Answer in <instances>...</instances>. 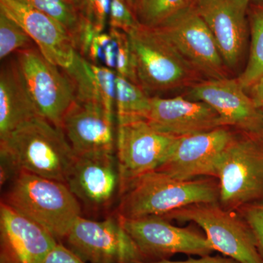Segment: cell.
Masks as SVG:
<instances>
[{
	"label": "cell",
	"instance_id": "obj_1",
	"mask_svg": "<svg viewBox=\"0 0 263 263\" xmlns=\"http://www.w3.org/2000/svg\"><path fill=\"white\" fill-rule=\"evenodd\" d=\"M3 167L67 182L77 155L62 129L37 117L0 140Z\"/></svg>",
	"mask_w": 263,
	"mask_h": 263
},
{
	"label": "cell",
	"instance_id": "obj_2",
	"mask_svg": "<svg viewBox=\"0 0 263 263\" xmlns=\"http://www.w3.org/2000/svg\"><path fill=\"white\" fill-rule=\"evenodd\" d=\"M119 198V217L162 216L191 204L219 202V186L214 177L181 181L154 171L136 179Z\"/></svg>",
	"mask_w": 263,
	"mask_h": 263
},
{
	"label": "cell",
	"instance_id": "obj_3",
	"mask_svg": "<svg viewBox=\"0 0 263 263\" xmlns=\"http://www.w3.org/2000/svg\"><path fill=\"white\" fill-rule=\"evenodd\" d=\"M2 201L42 226L59 242L81 216L80 202L65 183L24 171L14 175Z\"/></svg>",
	"mask_w": 263,
	"mask_h": 263
},
{
	"label": "cell",
	"instance_id": "obj_4",
	"mask_svg": "<svg viewBox=\"0 0 263 263\" xmlns=\"http://www.w3.org/2000/svg\"><path fill=\"white\" fill-rule=\"evenodd\" d=\"M240 133L222 152L216 170L218 203L231 212L263 202V137Z\"/></svg>",
	"mask_w": 263,
	"mask_h": 263
},
{
	"label": "cell",
	"instance_id": "obj_5",
	"mask_svg": "<svg viewBox=\"0 0 263 263\" xmlns=\"http://www.w3.org/2000/svg\"><path fill=\"white\" fill-rule=\"evenodd\" d=\"M137 81L146 91H165L193 80L197 72L157 27L128 34Z\"/></svg>",
	"mask_w": 263,
	"mask_h": 263
},
{
	"label": "cell",
	"instance_id": "obj_6",
	"mask_svg": "<svg viewBox=\"0 0 263 263\" xmlns=\"http://www.w3.org/2000/svg\"><path fill=\"white\" fill-rule=\"evenodd\" d=\"M162 217L170 221L195 223L214 250L238 263H263L255 236L247 221L238 212L226 210L218 202L191 204Z\"/></svg>",
	"mask_w": 263,
	"mask_h": 263
},
{
	"label": "cell",
	"instance_id": "obj_7",
	"mask_svg": "<svg viewBox=\"0 0 263 263\" xmlns=\"http://www.w3.org/2000/svg\"><path fill=\"white\" fill-rule=\"evenodd\" d=\"M119 218L141 252L143 261L167 259L176 254L204 257L215 251L205 235L190 227L173 226L162 216Z\"/></svg>",
	"mask_w": 263,
	"mask_h": 263
},
{
	"label": "cell",
	"instance_id": "obj_8",
	"mask_svg": "<svg viewBox=\"0 0 263 263\" xmlns=\"http://www.w3.org/2000/svg\"><path fill=\"white\" fill-rule=\"evenodd\" d=\"M67 247L86 263H135L141 252L119 216L101 221L78 218L65 239Z\"/></svg>",
	"mask_w": 263,
	"mask_h": 263
},
{
	"label": "cell",
	"instance_id": "obj_9",
	"mask_svg": "<svg viewBox=\"0 0 263 263\" xmlns=\"http://www.w3.org/2000/svg\"><path fill=\"white\" fill-rule=\"evenodd\" d=\"M34 105L41 117L62 129L75 101L72 83L65 71L46 60L37 47L15 53Z\"/></svg>",
	"mask_w": 263,
	"mask_h": 263
},
{
	"label": "cell",
	"instance_id": "obj_10",
	"mask_svg": "<svg viewBox=\"0 0 263 263\" xmlns=\"http://www.w3.org/2000/svg\"><path fill=\"white\" fill-rule=\"evenodd\" d=\"M176 138L156 130L146 120L118 124L119 197L138 178L157 170Z\"/></svg>",
	"mask_w": 263,
	"mask_h": 263
},
{
	"label": "cell",
	"instance_id": "obj_11",
	"mask_svg": "<svg viewBox=\"0 0 263 263\" xmlns=\"http://www.w3.org/2000/svg\"><path fill=\"white\" fill-rule=\"evenodd\" d=\"M157 28L197 73L206 76L209 80L226 78V64L215 39L194 3L180 10Z\"/></svg>",
	"mask_w": 263,
	"mask_h": 263
},
{
	"label": "cell",
	"instance_id": "obj_12",
	"mask_svg": "<svg viewBox=\"0 0 263 263\" xmlns=\"http://www.w3.org/2000/svg\"><path fill=\"white\" fill-rule=\"evenodd\" d=\"M234 135L229 127H221L179 137L155 171L181 181L202 176L216 178L218 162Z\"/></svg>",
	"mask_w": 263,
	"mask_h": 263
},
{
	"label": "cell",
	"instance_id": "obj_13",
	"mask_svg": "<svg viewBox=\"0 0 263 263\" xmlns=\"http://www.w3.org/2000/svg\"><path fill=\"white\" fill-rule=\"evenodd\" d=\"M238 81L223 78L195 84L188 98L210 105L224 125L240 133L263 137V113Z\"/></svg>",
	"mask_w": 263,
	"mask_h": 263
},
{
	"label": "cell",
	"instance_id": "obj_14",
	"mask_svg": "<svg viewBox=\"0 0 263 263\" xmlns=\"http://www.w3.org/2000/svg\"><path fill=\"white\" fill-rule=\"evenodd\" d=\"M66 184L90 212L108 209L120 193L117 158L114 153L77 155Z\"/></svg>",
	"mask_w": 263,
	"mask_h": 263
},
{
	"label": "cell",
	"instance_id": "obj_15",
	"mask_svg": "<svg viewBox=\"0 0 263 263\" xmlns=\"http://www.w3.org/2000/svg\"><path fill=\"white\" fill-rule=\"evenodd\" d=\"M58 240L5 202L0 205V262L43 263Z\"/></svg>",
	"mask_w": 263,
	"mask_h": 263
},
{
	"label": "cell",
	"instance_id": "obj_16",
	"mask_svg": "<svg viewBox=\"0 0 263 263\" xmlns=\"http://www.w3.org/2000/svg\"><path fill=\"white\" fill-rule=\"evenodd\" d=\"M0 10L25 30L48 61L63 69L73 64L75 43L55 19L20 0H0Z\"/></svg>",
	"mask_w": 263,
	"mask_h": 263
},
{
	"label": "cell",
	"instance_id": "obj_17",
	"mask_svg": "<svg viewBox=\"0 0 263 263\" xmlns=\"http://www.w3.org/2000/svg\"><path fill=\"white\" fill-rule=\"evenodd\" d=\"M249 3V0H198L194 3L230 68L238 65L247 43Z\"/></svg>",
	"mask_w": 263,
	"mask_h": 263
},
{
	"label": "cell",
	"instance_id": "obj_18",
	"mask_svg": "<svg viewBox=\"0 0 263 263\" xmlns=\"http://www.w3.org/2000/svg\"><path fill=\"white\" fill-rule=\"evenodd\" d=\"M146 122L156 130L177 138L226 127L210 105L180 96L151 98Z\"/></svg>",
	"mask_w": 263,
	"mask_h": 263
},
{
	"label": "cell",
	"instance_id": "obj_19",
	"mask_svg": "<svg viewBox=\"0 0 263 263\" xmlns=\"http://www.w3.org/2000/svg\"><path fill=\"white\" fill-rule=\"evenodd\" d=\"M113 116L98 105L74 101L62 131L76 155L114 153Z\"/></svg>",
	"mask_w": 263,
	"mask_h": 263
},
{
	"label": "cell",
	"instance_id": "obj_20",
	"mask_svg": "<svg viewBox=\"0 0 263 263\" xmlns=\"http://www.w3.org/2000/svg\"><path fill=\"white\" fill-rule=\"evenodd\" d=\"M37 117L16 58H7L0 70V140Z\"/></svg>",
	"mask_w": 263,
	"mask_h": 263
},
{
	"label": "cell",
	"instance_id": "obj_21",
	"mask_svg": "<svg viewBox=\"0 0 263 263\" xmlns=\"http://www.w3.org/2000/svg\"><path fill=\"white\" fill-rule=\"evenodd\" d=\"M85 59L93 65L107 67L117 75L138 84L127 33L114 28H110L108 33H98Z\"/></svg>",
	"mask_w": 263,
	"mask_h": 263
},
{
	"label": "cell",
	"instance_id": "obj_22",
	"mask_svg": "<svg viewBox=\"0 0 263 263\" xmlns=\"http://www.w3.org/2000/svg\"><path fill=\"white\" fill-rule=\"evenodd\" d=\"M115 108L118 124L146 120L151 98L141 86L122 76H117Z\"/></svg>",
	"mask_w": 263,
	"mask_h": 263
},
{
	"label": "cell",
	"instance_id": "obj_23",
	"mask_svg": "<svg viewBox=\"0 0 263 263\" xmlns=\"http://www.w3.org/2000/svg\"><path fill=\"white\" fill-rule=\"evenodd\" d=\"M20 1L55 19L70 34L76 46V41L82 28L84 20L76 0H20Z\"/></svg>",
	"mask_w": 263,
	"mask_h": 263
},
{
	"label": "cell",
	"instance_id": "obj_24",
	"mask_svg": "<svg viewBox=\"0 0 263 263\" xmlns=\"http://www.w3.org/2000/svg\"><path fill=\"white\" fill-rule=\"evenodd\" d=\"M250 27L252 40L248 62L237 79L245 89L263 76V7L252 12Z\"/></svg>",
	"mask_w": 263,
	"mask_h": 263
},
{
	"label": "cell",
	"instance_id": "obj_25",
	"mask_svg": "<svg viewBox=\"0 0 263 263\" xmlns=\"http://www.w3.org/2000/svg\"><path fill=\"white\" fill-rule=\"evenodd\" d=\"M190 4L189 0H138L133 13L141 26L154 28Z\"/></svg>",
	"mask_w": 263,
	"mask_h": 263
},
{
	"label": "cell",
	"instance_id": "obj_26",
	"mask_svg": "<svg viewBox=\"0 0 263 263\" xmlns=\"http://www.w3.org/2000/svg\"><path fill=\"white\" fill-rule=\"evenodd\" d=\"M35 43L25 30L0 10V60L13 53L35 48Z\"/></svg>",
	"mask_w": 263,
	"mask_h": 263
},
{
	"label": "cell",
	"instance_id": "obj_27",
	"mask_svg": "<svg viewBox=\"0 0 263 263\" xmlns=\"http://www.w3.org/2000/svg\"><path fill=\"white\" fill-rule=\"evenodd\" d=\"M110 28L122 30L129 34L141 26L126 0H111L109 12Z\"/></svg>",
	"mask_w": 263,
	"mask_h": 263
},
{
	"label": "cell",
	"instance_id": "obj_28",
	"mask_svg": "<svg viewBox=\"0 0 263 263\" xmlns=\"http://www.w3.org/2000/svg\"><path fill=\"white\" fill-rule=\"evenodd\" d=\"M253 232L263 259V202L247 205L237 211Z\"/></svg>",
	"mask_w": 263,
	"mask_h": 263
},
{
	"label": "cell",
	"instance_id": "obj_29",
	"mask_svg": "<svg viewBox=\"0 0 263 263\" xmlns=\"http://www.w3.org/2000/svg\"><path fill=\"white\" fill-rule=\"evenodd\" d=\"M43 263H86L62 242H59Z\"/></svg>",
	"mask_w": 263,
	"mask_h": 263
},
{
	"label": "cell",
	"instance_id": "obj_30",
	"mask_svg": "<svg viewBox=\"0 0 263 263\" xmlns=\"http://www.w3.org/2000/svg\"><path fill=\"white\" fill-rule=\"evenodd\" d=\"M135 263H238L234 259L230 257H221V256L207 255L204 257H200L199 258H190L184 261H171L168 259H162L158 261H140Z\"/></svg>",
	"mask_w": 263,
	"mask_h": 263
},
{
	"label": "cell",
	"instance_id": "obj_31",
	"mask_svg": "<svg viewBox=\"0 0 263 263\" xmlns=\"http://www.w3.org/2000/svg\"><path fill=\"white\" fill-rule=\"evenodd\" d=\"M251 98L263 113V76L250 86Z\"/></svg>",
	"mask_w": 263,
	"mask_h": 263
},
{
	"label": "cell",
	"instance_id": "obj_32",
	"mask_svg": "<svg viewBox=\"0 0 263 263\" xmlns=\"http://www.w3.org/2000/svg\"><path fill=\"white\" fill-rule=\"evenodd\" d=\"M137 1H138V0H126V3H127L128 6H129V8H130L132 11L133 12V10H134L135 6H136Z\"/></svg>",
	"mask_w": 263,
	"mask_h": 263
},
{
	"label": "cell",
	"instance_id": "obj_33",
	"mask_svg": "<svg viewBox=\"0 0 263 263\" xmlns=\"http://www.w3.org/2000/svg\"><path fill=\"white\" fill-rule=\"evenodd\" d=\"M190 1V3H196L197 1H198V0H189Z\"/></svg>",
	"mask_w": 263,
	"mask_h": 263
},
{
	"label": "cell",
	"instance_id": "obj_34",
	"mask_svg": "<svg viewBox=\"0 0 263 263\" xmlns=\"http://www.w3.org/2000/svg\"><path fill=\"white\" fill-rule=\"evenodd\" d=\"M258 1L262 2L263 3V0H258Z\"/></svg>",
	"mask_w": 263,
	"mask_h": 263
},
{
	"label": "cell",
	"instance_id": "obj_35",
	"mask_svg": "<svg viewBox=\"0 0 263 263\" xmlns=\"http://www.w3.org/2000/svg\"><path fill=\"white\" fill-rule=\"evenodd\" d=\"M0 263H3V262H0Z\"/></svg>",
	"mask_w": 263,
	"mask_h": 263
}]
</instances>
